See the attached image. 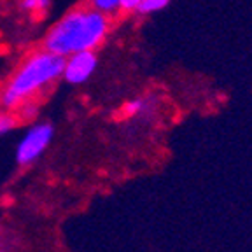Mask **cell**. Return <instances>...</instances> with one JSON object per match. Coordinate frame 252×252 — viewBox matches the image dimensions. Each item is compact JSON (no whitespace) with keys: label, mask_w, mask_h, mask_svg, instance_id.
Listing matches in <instances>:
<instances>
[{"label":"cell","mask_w":252,"mask_h":252,"mask_svg":"<svg viewBox=\"0 0 252 252\" xmlns=\"http://www.w3.org/2000/svg\"><path fill=\"white\" fill-rule=\"evenodd\" d=\"M53 138H55V126L51 123H33L16 146V163L20 166H30L39 161L42 154L49 149Z\"/></svg>","instance_id":"obj_3"},{"label":"cell","mask_w":252,"mask_h":252,"mask_svg":"<svg viewBox=\"0 0 252 252\" xmlns=\"http://www.w3.org/2000/svg\"><path fill=\"white\" fill-rule=\"evenodd\" d=\"M51 5V0H20V7L27 12H44Z\"/></svg>","instance_id":"obj_8"},{"label":"cell","mask_w":252,"mask_h":252,"mask_svg":"<svg viewBox=\"0 0 252 252\" xmlns=\"http://www.w3.org/2000/svg\"><path fill=\"white\" fill-rule=\"evenodd\" d=\"M14 128H16V118L11 112H7V110L0 109V137L7 135Z\"/></svg>","instance_id":"obj_9"},{"label":"cell","mask_w":252,"mask_h":252,"mask_svg":"<svg viewBox=\"0 0 252 252\" xmlns=\"http://www.w3.org/2000/svg\"><path fill=\"white\" fill-rule=\"evenodd\" d=\"M170 4H172V0H140L137 12L138 14L149 16V14H154V12L163 11V9L168 7Z\"/></svg>","instance_id":"obj_7"},{"label":"cell","mask_w":252,"mask_h":252,"mask_svg":"<svg viewBox=\"0 0 252 252\" xmlns=\"http://www.w3.org/2000/svg\"><path fill=\"white\" fill-rule=\"evenodd\" d=\"M98 67V56L94 51H79L67 56L63 62V74L62 79H65L68 84H84L93 77L94 70Z\"/></svg>","instance_id":"obj_4"},{"label":"cell","mask_w":252,"mask_h":252,"mask_svg":"<svg viewBox=\"0 0 252 252\" xmlns=\"http://www.w3.org/2000/svg\"><path fill=\"white\" fill-rule=\"evenodd\" d=\"M109 30V14L91 5L72 9L46 32L44 49L62 58L79 51H96Z\"/></svg>","instance_id":"obj_1"},{"label":"cell","mask_w":252,"mask_h":252,"mask_svg":"<svg viewBox=\"0 0 252 252\" xmlns=\"http://www.w3.org/2000/svg\"><path fill=\"white\" fill-rule=\"evenodd\" d=\"M140 0H90V5L105 14H114L118 11H137Z\"/></svg>","instance_id":"obj_6"},{"label":"cell","mask_w":252,"mask_h":252,"mask_svg":"<svg viewBox=\"0 0 252 252\" xmlns=\"http://www.w3.org/2000/svg\"><path fill=\"white\" fill-rule=\"evenodd\" d=\"M65 58L39 49L28 55L0 88V109L16 110L30 105L37 94L62 79Z\"/></svg>","instance_id":"obj_2"},{"label":"cell","mask_w":252,"mask_h":252,"mask_svg":"<svg viewBox=\"0 0 252 252\" xmlns=\"http://www.w3.org/2000/svg\"><path fill=\"white\" fill-rule=\"evenodd\" d=\"M156 107L158 98L154 94H142V96H137L126 103V116L131 119L146 121L156 114Z\"/></svg>","instance_id":"obj_5"}]
</instances>
